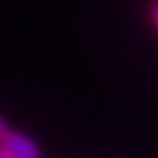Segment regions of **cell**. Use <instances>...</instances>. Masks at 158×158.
Returning a JSON list of instances; mask_svg holds the SVG:
<instances>
[{"instance_id": "cell-1", "label": "cell", "mask_w": 158, "mask_h": 158, "mask_svg": "<svg viewBox=\"0 0 158 158\" xmlns=\"http://www.w3.org/2000/svg\"><path fill=\"white\" fill-rule=\"evenodd\" d=\"M0 145L15 158H42V152H40L33 138L22 132H15V130H9L5 134V138L0 141Z\"/></svg>"}, {"instance_id": "cell-2", "label": "cell", "mask_w": 158, "mask_h": 158, "mask_svg": "<svg viewBox=\"0 0 158 158\" xmlns=\"http://www.w3.org/2000/svg\"><path fill=\"white\" fill-rule=\"evenodd\" d=\"M7 132H9V123L5 121L2 116H0V141L5 138V134H7Z\"/></svg>"}, {"instance_id": "cell-3", "label": "cell", "mask_w": 158, "mask_h": 158, "mask_svg": "<svg viewBox=\"0 0 158 158\" xmlns=\"http://www.w3.org/2000/svg\"><path fill=\"white\" fill-rule=\"evenodd\" d=\"M152 20H154V24H156V29H158V2L152 7Z\"/></svg>"}, {"instance_id": "cell-4", "label": "cell", "mask_w": 158, "mask_h": 158, "mask_svg": "<svg viewBox=\"0 0 158 158\" xmlns=\"http://www.w3.org/2000/svg\"><path fill=\"white\" fill-rule=\"evenodd\" d=\"M0 158H15V156H11V154H9L2 145H0Z\"/></svg>"}]
</instances>
